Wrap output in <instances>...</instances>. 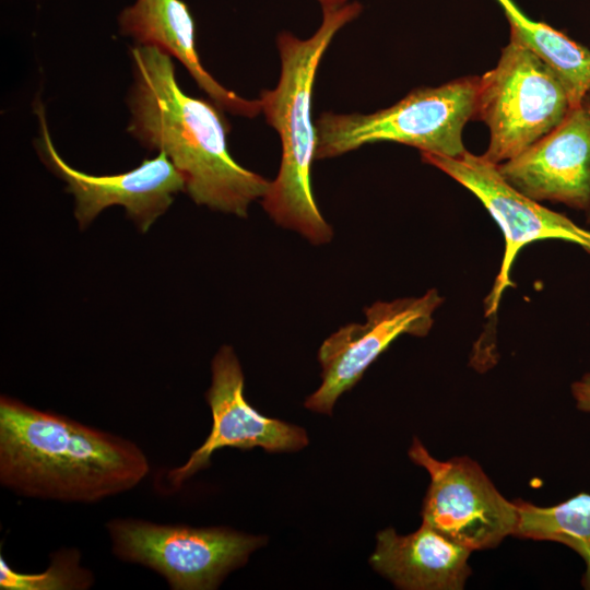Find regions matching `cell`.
<instances>
[{
	"instance_id": "ffe728a7",
	"label": "cell",
	"mask_w": 590,
	"mask_h": 590,
	"mask_svg": "<svg viewBox=\"0 0 590 590\" xmlns=\"http://www.w3.org/2000/svg\"><path fill=\"white\" fill-rule=\"evenodd\" d=\"M583 107L587 109V111L590 115V93L586 96L582 103ZM588 222H590V209L588 211Z\"/></svg>"
},
{
	"instance_id": "4fadbf2b",
	"label": "cell",
	"mask_w": 590,
	"mask_h": 590,
	"mask_svg": "<svg viewBox=\"0 0 590 590\" xmlns=\"http://www.w3.org/2000/svg\"><path fill=\"white\" fill-rule=\"evenodd\" d=\"M118 25L135 45L155 46L177 58L217 108L246 118L261 113L259 99L227 90L203 68L194 46L193 19L184 1L135 0L119 13Z\"/></svg>"
},
{
	"instance_id": "8992f818",
	"label": "cell",
	"mask_w": 590,
	"mask_h": 590,
	"mask_svg": "<svg viewBox=\"0 0 590 590\" xmlns=\"http://www.w3.org/2000/svg\"><path fill=\"white\" fill-rule=\"evenodd\" d=\"M114 554L163 576L174 590L215 589L262 544V536L224 527L192 528L117 518L107 524Z\"/></svg>"
},
{
	"instance_id": "3957f363",
	"label": "cell",
	"mask_w": 590,
	"mask_h": 590,
	"mask_svg": "<svg viewBox=\"0 0 590 590\" xmlns=\"http://www.w3.org/2000/svg\"><path fill=\"white\" fill-rule=\"evenodd\" d=\"M358 2L324 9L314 35L300 39L288 32L278 37L280 79L258 98L267 122L278 132L282 157L279 173L262 198L275 224L295 231L315 245L328 244L333 231L322 216L312 192L311 166L317 134L311 119L312 88L322 56L335 34L356 19Z\"/></svg>"
},
{
	"instance_id": "5bb4252c",
	"label": "cell",
	"mask_w": 590,
	"mask_h": 590,
	"mask_svg": "<svg viewBox=\"0 0 590 590\" xmlns=\"http://www.w3.org/2000/svg\"><path fill=\"white\" fill-rule=\"evenodd\" d=\"M471 552L423 521L408 535L392 528L380 531L369 562L401 589L459 590L471 574Z\"/></svg>"
},
{
	"instance_id": "9c48e42d",
	"label": "cell",
	"mask_w": 590,
	"mask_h": 590,
	"mask_svg": "<svg viewBox=\"0 0 590 590\" xmlns=\"http://www.w3.org/2000/svg\"><path fill=\"white\" fill-rule=\"evenodd\" d=\"M444 298L436 288L417 297L376 302L364 309V322H351L333 332L319 347L321 384L305 401L317 413L331 414L339 397L402 334L426 335Z\"/></svg>"
},
{
	"instance_id": "7a4b0ae2",
	"label": "cell",
	"mask_w": 590,
	"mask_h": 590,
	"mask_svg": "<svg viewBox=\"0 0 590 590\" xmlns=\"http://www.w3.org/2000/svg\"><path fill=\"white\" fill-rule=\"evenodd\" d=\"M149 471L133 441L1 396L0 483L13 493L95 503L130 491Z\"/></svg>"
},
{
	"instance_id": "277c9868",
	"label": "cell",
	"mask_w": 590,
	"mask_h": 590,
	"mask_svg": "<svg viewBox=\"0 0 590 590\" xmlns=\"http://www.w3.org/2000/svg\"><path fill=\"white\" fill-rule=\"evenodd\" d=\"M477 85L479 76H464L436 87L417 88L371 114L323 113L315 123L316 160L381 141L457 157L467 151L462 133L475 116Z\"/></svg>"
},
{
	"instance_id": "d6986e66",
	"label": "cell",
	"mask_w": 590,
	"mask_h": 590,
	"mask_svg": "<svg viewBox=\"0 0 590 590\" xmlns=\"http://www.w3.org/2000/svg\"><path fill=\"white\" fill-rule=\"evenodd\" d=\"M318 1L321 3V5H322V8L324 10V9L340 8V7L344 5V4H346L347 0H318Z\"/></svg>"
},
{
	"instance_id": "2e32d148",
	"label": "cell",
	"mask_w": 590,
	"mask_h": 590,
	"mask_svg": "<svg viewBox=\"0 0 590 590\" xmlns=\"http://www.w3.org/2000/svg\"><path fill=\"white\" fill-rule=\"evenodd\" d=\"M518 523L514 535L563 543L586 563L582 586L590 589V494L579 493L550 507L515 500Z\"/></svg>"
},
{
	"instance_id": "e0dca14e",
	"label": "cell",
	"mask_w": 590,
	"mask_h": 590,
	"mask_svg": "<svg viewBox=\"0 0 590 590\" xmlns=\"http://www.w3.org/2000/svg\"><path fill=\"white\" fill-rule=\"evenodd\" d=\"M1 589H85L92 574L79 566L75 552L56 554L50 567L42 574L25 575L12 570L0 557Z\"/></svg>"
},
{
	"instance_id": "52a82bcc",
	"label": "cell",
	"mask_w": 590,
	"mask_h": 590,
	"mask_svg": "<svg viewBox=\"0 0 590 590\" xmlns=\"http://www.w3.org/2000/svg\"><path fill=\"white\" fill-rule=\"evenodd\" d=\"M411 460L430 475L423 503V521L471 551L497 546L515 534L518 511L469 457L439 461L414 438Z\"/></svg>"
},
{
	"instance_id": "30bf717a",
	"label": "cell",
	"mask_w": 590,
	"mask_h": 590,
	"mask_svg": "<svg viewBox=\"0 0 590 590\" xmlns=\"http://www.w3.org/2000/svg\"><path fill=\"white\" fill-rule=\"evenodd\" d=\"M39 120L38 153L47 167L67 184L74 196V216L86 227L104 209L125 208L127 216L145 233L166 212L174 196L185 190V180L165 153L144 160L139 167L118 175H90L71 167L57 152L49 134L44 107L35 109Z\"/></svg>"
},
{
	"instance_id": "ba28073f",
	"label": "cell",
	"mask_w": 590,
	"mask_h": 590,
	"mask_svg": "<svg viewBox=\"0 0 590 590\" xmlns=\"http://www.w3.org/2000/svg\"><path fill=\"white\" fill-rule=\"evenodd\" d=\"M423 162L433 165L472 192L499 225L505 249L499 273L487 297L486 312L497 310L503 292L514 285L511 266L524 246L542 239H562L590 253V231L566 215L552 211L510 186L497 165L483 155L465 151L457 157L421 153Z\"/></svg>"
},
{
	"instance_id": "7c38bea8",
	"label": "cell",
	"mask_w": 590,
	"mask_h": 590,
	"mask_svg": "<svg viewBox=\"0 0 590 590\" xmlns=\"http://www.w3.org/2000/svg\"><path fill=\"white\" fill-rule=\"evenodd\" d=\"M503 178L524 196L590 209V115L573 107L551 132L497 165Z\"/></svg>"
},
{
	"instance_id": "6da1fadb",
	"label": "cell",
	"mask_w": 590,
	"mask_h": 590,
	"mask_svg": "<svg viewBox=\"0 0 590 590\" xmlns=\"http://www.w3.org/2000/svg\"><path fill=\"white\" fill-rule=\"evenodd\" d=\"M130 56L133 82L127 131L143 146L166 154L197 204L246 217L270 181L232 157L217 108L182 92L169 54L135 45Z\"/></svg>"
},
{
	"instance_id": "5b68a950",
	"label": "cell",
	"mask_w": 590,
	"mask_h": 590,
	"mask_svg": "<svg viewBox=\"0 0 590 590\" xmlns=\"http://www.w3.org/2000/svg\"><path fill=\"white\" fill-rule=\"evenodd\" d=\"M571 108L562 80L509 40L497 64L479 76L474 118L489 130L483 157L496 165L515 157L555 129Z\"/></svg>"
},
{
	"instance_id": "9a60e30c",
	"label": "cell",
	"mask_w": 590,
	"mask_h": 590,
	"mask_svg": "<svg viewBox=\"0 0 590 590\" xmlns=\"http://www.w3.org/2000/svg\"><path fill=\"white\" fill-rule=\"evenodd\" d=\"M510 26V40L534 54L564 83L573 107L590 93V49L552 26L528 17L514 0H496Z\"/></svg>"
},
{
	"instance_id": "ac0fdd59",
	"label": "cell",
	"mask_w": 590,
	"mask_h": 590,
	"mask_svg": "<svg viewBox=\"0 0 590 590\" xmlns=\"http://www.w3.org/2000/svg\"><path fill=\"white\" fill-rule=\"evenodd\" d=\"M571 392L577 408L581 411L590 412V374L583 375L580 380L574 382Z\"/></svg>"
},
{
	"instance_id": "8fae6325",
	"label": "cell",
	"mask_w": 590,
	"mask_h": 590,
	"mask_svg": "<svg viewBox=\"0 0 590 590\" xmlns=\"http://www.w3.org/2000/svg\"><path fill=\"white\" fill-rule=\"evenodd\" d=\"M211 369L212 381L205 393L212 413L211 432L182 465L168 472L167 480L175 487L206 468L211 456L221 448L261 447L280 452L296 451L308 444L302 427L267 417L249 404L244 396L241 366L233 347H220Z\"/></svg>"
}]
</instances>
